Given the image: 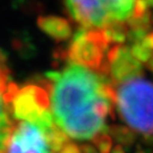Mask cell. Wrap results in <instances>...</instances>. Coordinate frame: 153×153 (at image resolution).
Instances as JSON below:
<instances>
[{
	"mask_svg": "<svg viewBox=\"0 0 153 153\" xmlns=\"http://www.w3.org/2000/svg\"><path fill=\"white\" fill-rule=\"evenodd\" d=\"M39 28L55 41H66L71 38V26L67 19L58 16H40Z\"/></svg>",
	"mask_w": 153,
	"mask_h": 153,
	"instance_id": "52a82bcc",
	"label": "cell"
},
{
	"mask_svg": "<svg viewBox=\"0 0 153 153\" xmlns=\"http://www.w3.org/2000/svg\"><path fill=\"white\" fill-rule=\"evenodd\" d=\"M15 121L16 120L11 117L10 112L6 108L2 95L0 94V129H11Z\"/></svg>",
	"mask_w": 153,
	"mask_h": 153,
	"instance_id": "5bb4252c",
	"label": "cell"
},
{
	"mask_svg": "<svg viewBox=\"0 0 153 153\" xmlns=\"http://www.w3.org/2000/svg\"><path fill=\"white\" fill-rule=\"evenodd\" d=\"M5 153H6V152H5Z\"/></svg>",
	"mask_w": 153,
	"mask_h": 153,
	"instance_id": "d4e9b609",
	"label": "cell"
},
{
	"mask_svg": "<svg viewBox=\"0 0 153 153\" xmlns=\"http://www.w3.org/2000/svg\"><path fill=\"white\" fill-rule=\"evenodd\" d=\"M131 53L136 60H138L140 62H145V64L148 62V60L151 58V56L153 55L152 50H150L149 48H146V47L142 43V41L134 42V44L131 45Z\"/></svg>",
	"mask_w": 153,
	"mask_h": 153,
	"instance_id": "4fadbf2b",
	"label": "cell"
},
{
	"mask_svg": "<svg viewBox=\"0 0 153 153\" xmlns=\"http://www.w3.org/2000/svg\"><path fill=\"white\" fill-rule=\"evenodd\" d=\"M68 61L73 65L82 66L88 69L98 71L103 61L104 51L90 40L86 35V28H78L68 48Z\"/></svg>",
	"mask_w": 153,
	"mask_h": 153,
	"instance_id": "5b68a950",
	"label": "cell"
},
{
	"mask_svg": "<svg viewBox=\"0 0 153 153\" xmlns=\"http://www.w3.org/2000/svg\"><path fill=\"white\" fill-rule=\"evenodd\" d=\"M142 43L150 50H153V32L150 33L149 35H145V38L143 39Z\"/></svg>",
	"mask_w": 153,
	"mask_h": 153,
	"instance_id": "ffe728a7",
	"label": "cell"
},
{
	"mask_svg": "<svg viewBox=\"0 0 153 153\" xmlns=\"http://www.w3.org/2000/svg\"><path fill=\"white\" fill-rule=\"evenodd\" d=\"M110 153H125V151H124V149H123V146L121 145H116L115 148L111 150V152Z\"/></svg>",
	"mask_w": 153,
	"mask_h": 153,
	"instance_id": "44dd1931",
	"label": "cell"
},
{
	"mask_svg": "<svg viewBox=\"0 0 153 153\" xmlns=\"http://www.w3.org/2000/svg\"><path fill=\"white\" fill-rule=\"evenodd\" d=\"M146 67L153 73V55L151 56V58H150L148 60V62H146Z\"/></svg>",
	"mask_w": 153,
	"mask_h": 153,
	"instance_id": "7402d4cb",
	"label": "cell"
},
{
	"mask_svg": "<svg viewBox=\"0 0 153 153\" xmlns=\"http://www.w3.org/2000/svg\"><path fill=\"white\" fill-rule=\"evenodd\" d=\"M149 7H153V0H146Z\"/></svg>",
	"mask_w": 153,
	"mask_h": 153,
	"instance_id": "cb8c5ba5",
	"label": "cell"
},
{
	"mask_svg": "<svg viewBox=\"0 0 153 153\" xmlns=\"http://www.w3.org/2000/svg\"><path fill=\"white\" fill-rule=\"evenodd\" d=\"M103 77L77 65L66 67L53 83L51 92L52 115L56 124L71 138L92 140L107 129L105 120L94 111V103L102 95Z\"/></svg>",
	"mask_w": 153,
	"mask_h": 153,
	"instance_id": "6da1fadb",
	"label": "cell"
},
{
	"mask_svg": "<svg viewBox=\"0 0 153 153\" xmlns=\"http://www.w3.org/2000/svg\"><path fill=\"white\" fill-rule=\"evenodd\" d=\"M9 109L15 120L30 121L36 125L50 110V94L38 84H27L19 88Z\"/></svg>",
	"mask_w": 153,
	"mask_h": 153,
	"instance_id": "277c9868",
	"label": "cell"
},
{
	"mask_svg": "<svg viewBox=\"0 0 153 153\" xmlns=\"http://www.w3.org/2000/svg\"><path fill=\"white\" fill-rule=\"evenodd\" d=\"M135 153H148V151H146L145 149H143L142 146H137Z\"/></svg>",
	"mask_w": 153,
	"mask_h": 153,
	"instance_id": "603a6c76",
	"label": "cell"
},
{
	"mask_svg": "<svg viewBox=\"0 0 153 153\" xmlns=\"http://www.w3.org/2000/svg\"><path fill=\"white\" fill-rule=\"evenodd\" d=\"M53 58L57 60H68V51L64 48H57L53 51Z\"/></svg>",
	"mask_w": 153,
	"mask_h": 153,
	"instance_id": "ac0fdd59",
	"label": "cell"
},
{
	"mask_svg": "<svg viewBox=\"0 0 153 153\" xmlns=\"http://www.w3.org/2000/svg\"><path fill=\"white\" fill-rule=\"evenodd\" d=\"M91 141L99 153H110L112 150L114 140L108 133H99Z\"/></svg>",
	"mask_w": 153,
	"mask_h": 153,
	"instance_id": "7c38bea8",
	"label": "cell"
},
{
	"mask_svg": "<svg viewBox=\"0 0 153 153\" xmlns=\"http://www.w3.org/2000/svg\"><path fill=\"white\" fill-rule=\"evenodd\" d=\"M135 0H65L66 8L82 27H104L131 16Z\"/></svg>",
	"mask_w": 153,
	"mask_h": 153,
	"instance_id": "3957f363",
	"label": "cell"
},
{
	"mask_svg": "<svg viewBox=\"0 0 153 153\" xmlns=\"http://www.w3.org/2000/svg\"><path fill=\"white\" fill-rule=\"evenodd\" d=\"M58 153H81V149L75 143L68 142L66 143L64 145V148L61 149Z\"/></svg>",
	"mask_w": 153,
	"mask_h": 153,
	"instance_id": "e0dca14e",
	"label": "cell"
},
{
	"mask_svg": "<svg viewBox=\"0 0 153 153\" xmlns=\"http://www.w3.org/2000/svg\"><path fill=\"white\" fill-rule=\"evenodd\" d=\"M107 133L112 137V140L117 141V143L119 145L125 146V148H131L136 141V133L133 129H131L129 127H126V126H108Z\"/></svg>",
	"mask_w": 153,
	"mask_h": 153,
	"instance_id": "ba28073f",
	"label": "cell"
},
{
	"mask_svg": "<svg viewBox=\"0 0 153 153\" xmlns=\"http://www.w3.org/2000/svg\"><path fill=\"white\" fill-rule=\"evenodd\" d=\"M44 134H45L47 141H48V144L52 153H58L64 148L66 143L69 142L68 135L57 124L49 128L48 131H44Z\"/></svg>",
	"mask_w": 153,
	"mask_h": 153,
	"instance_id": "9c48e42d",
	"label": "cell"
},
{
	"mask_svg": "<svg viewBox=\"0 0 153 153\" xmlns=\"http://www.w3.org/2000/svg\"><path fill=\"white\" fill-rule=\"evenodd\" d=\"M120 52H121L120 44H116L114 47H111V48L108 50V52H107V60L109 61L110 64L115 62V61L118 59V57L120 56Z\"/></svg>",
	"mask_w": 153,
	"mask_h": 153,
	"instance_id": "2e32d148",
	"label": "cell"
},
{
	"mask_svg": "<svg viewBox=\"0 0 153 153\" xmlns=\"http://www.w3.org/2000/svg\"><path fill=\"white\" fill-rule=\"evenodd\" d=\"M79 149H81V153H99L95 146L91 144H83L79 146Z\"/></svg>",
	"mask_w": 153,
	"mask_h": 153,
	"instance_id": "d6986e66",
	"label": "cell"
},
{
	"mask_svg": "<svg viewBox=\"0 0 153 153\" xmlns=\"http://www.w3.org/2000/svg\"><path fill=\"white\" fill-rule=\"evenodd\" d=\"M117 86L116 107L120 119L146 143H153V84L136 76Z\"/></svg>",
	"mask_w": 153,
	"mask_h": 153,
	"instance_id": "7a4b0ae2",
	"label": "cell"
},
{
	"mask_svg": "<svg viewBox=\"0 0 153 153\" xmlns=\"http://www.w3.org/2000/svg\"><path fill=\"white\" fill-rule=\"evenodd\" d=\"M6 153H49V152H45V151H42V150H40L38 148H34V146H31L28 144L19 142V141H17L16 138H14L10 135Z\"/></svg>",
	"mask_w": 153,
	"mask_h": 153,
	"instance_id": "8fae6325",
	"label": "cell"
},
{
	"mask_svg": "<svg viewBox=\"0 0 153 153\" xmlns=\"http://www.w3.org/2000/svg\"><path fill=\"white\" fill-rule=\"evenodd\" d=\"M102 30L109 43L115 42L117 44H121L125 42L129 27L123 22H112L108 24L107 26H104Z\"/></svg>",
	"mask_w": 153,
	"mask_h": 153,
	"instance_id": "30bf717a",
	"label": "cell"
},
{
	"mask_svg": "<svg viewBox=\"0 0 153 153\" xmlns=\"http://www.w3.org/2000/svg\"><path fill=\"white\" fill-rule=\"evenodd\" d=\"M149 5L146 0H136V2L134 4L133 11H131V17L133 18H141L146 13H148Z\"/></svg>",
	"mask_w": 153,
	"mask_h": 153,
	"instance_id": "9a60e30c",
	"label": "cell"
},
{
	"mask_svg": "<svg viewBox=\"0 0 153 153\" xmlns=\"http://www.w3.org/2000/svg\"><path fill=\"white\" fill-rule=\"evenodd\" d=\"M143 69L142 65L131 56L128 47H121L120 56L118 59L112 62L110 76L117 84L129 79L131 77L142 76Z\"/></svg>",
	"mask_w": 153,
	"mask_h": 153,
	"instance_id": "8992f818",
	"label": "cell"
}]
</instances>
